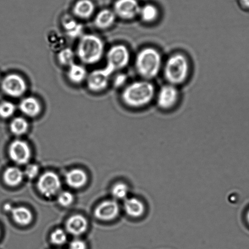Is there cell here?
Returning a JSON list of instances; mask_svg holds the SVG:
<instances>
[{"label": "cell", "mask_w": 249, "mask_h": 249, "mask_svg": "<svg viewBox=\"0 0 249 249\" xmlns=\"http://www.w3.org/2000/svg\"><path fill=\"white\" fill-rule=\"evenodd\" d=\"M155 88L147 80H138L124 88L121 99L126 106L133 109L147 106L155 96Z\"/></svg>", "instance_id": "6da1fadb"}, {"label": "cell", "mask_w": 249, "mask_h": 249, "mask_svg": "<svg viewBox=\"0 0 249 249\" xmlns=\"http://www.w3.org/2000/svg\"><path fill=\"white\" fill-rule=\"evenodd\" d=\"M75 53L84 64H97L104 56V41L96 34H84L79 39Z\"/></svg>", "instance_id": "7a4b0ae2"}, {"label": "cell", "mask_w": 249, "mask_h": 249, "mask_svg": "<svg viewBox=\"0 0 249 249\" xmlns=\"http://www.w3.org/2000/svg\"><path fill=\"white\" fill-rule=\"evenodd\" d=\"M162 56L155 48H144L136 56V69L145 80L157 77L162 68Z\"/></svg>", "instance_id": "3957f363"}, {"label": "cell", "mask_w": 249, "mask_h": 249, "mask_svg": "<svg viewBox=\"0 0 249 249\" xmlns=\"http://www.w3.org/2000/svg\"><path fill=\"white\" fill-rule=\"evenodd\" d=\"M190 73V63L187 57L181 53L170 56L163 67V75L168 84L177 85L187 80Z\"/></svg>", "instance_id": "277c9868"}, {"label": "cell", "mask_w": 249, "mask_h": 249, "mask_svg": "<svg viewBox=\"0 0 249 249\" xmlns=\"http://www.w3.org/2000/svg\"><path fill=\"white\" fill-rule=\"evenodd\" d=\"M130 53L126 46L118 44L111 46L107 54L106 68L112 74L124 69L129 64Z\"/></svg>", "instance_id": "5b68a950"}, {"label": "cell", "mask_w": 249, "mask_h": 249, "mask_svg": "<svg viewBox=\"0 0 249 249\" xmlns=\"http://www.w3.org/2000/svg\"><path fill=\"white\" fill-rule=\"evenodd\" d=\"M1 89L5 95L13 98L23 96L28 89V84L22 76L10 73L1 79Z\"/></svg>", "instance_id": "8992f818"}, {"label": "cell", "mask_w": 249, "mask_h": 249, "mask_svg": "<svg viewBox=\"0 0 249 249\" xmlns=\"http://www.w3.org/2000/svg\"><path fill=\"white\" fill-rule=\"evenodd\" d=\"M39 192L43 196L50 198L60 191L62 183L57 174L48 172L41 175L37 183Z\"/></svg>", "instance_id": "52a82bcc"}, {"label": "cell", "mask_w": 249, "mask_h": 249, "mask_svg": "<svg viewBox=\"0 0 249 249\" xmlns=\"http://www.w3.org/2000/svg\"><path fill=\"white\" fill-rule=\"evenodd\" d=\"M112 75L106 67L92 71L86 80L88 89L93 93L104 92L108 88Z\"/></svg>", "instance_id": "ba28073f"}, {"label": "cell", "mask_w": 249, "mask_h": 249, "mask_svg": "<svg viewBox=\"0 0 249 249\" xmlns=\"http://www.w3.org/2000/svg\"><path fill=\"white\" fill-rule=\"evenodd\" d=\"M141 7L137 0H116L113 11L117 17L124 20H130L139 16Z\"/></svg>", "instance_id": "9c48e42d"}, {"label": "cell", "mask_w": 249, "mask_h": 249, "mask_svg": "<svg viewBox=\"0 0 249 249\" xmlns=\"http://www.w3.org/2000/svg\"><path fill=\"white\" fill-rule=\"evenodd\" d=\"M179 92L175 85L167 84L160 88L157 95V104L161 109L169 110L177 104Z\"/></svg>", "instance_id": "30bf717a"}, {"label": "cell", "mask_w": 249, "mask_h": 249, "mask_svg": "<svg viewBox=\"0 0 249 249\" xmlns=\"http://www.w3.org/2000/svg\"><path fill=\"white\" fill-rule=\"evenodd\" d=\"M10 158L18 165H25L31 158V151L28 144L23 140H16L9 148Z\"/></svg>", "instance_id": "8fae6325"}, {"label": "cell", "mask_w": 249, "mask_h": 249, "mask_svg": "<svg viewBox=\"0 0 249 249\" xmlns=\"http://www.w3.org/2000/svg\"><path fill=\"white\" fill-rule=\"evenodd\" d=\"M120 211L118 202L115 201H106L97 207L94 211V215L99 220L108 221L113 220L119 215Z\"/></svg>", "instance_id": "7c38bea8"}, {"label": "cell", "mask_w": 249, "mask_h": 249, "mask_svg": "<svg viewBox=\"0 0 249 249\" xmlns=\"http://www.w3.org/2000/svg\"><path fill=\"white\" fill-rule=\"evenodd\" d=\"M19 110L24 116L29 118H36L42 111L41 102L34 96L24 97L19 104Z\"/></svg>", "instance_id": "4fadbf2b"}, {"label": "cell", "mask_w": 249, "mask_h": 249, "mask_svg": "<svg viewBox=\"0 0 249 249\" xmlns=\"http://www.w3.org/2000/svg\"><path fill=\"white\" fill-rule=\"evenodd\" d=\"M89 223L87 219L81 214L71 216L66 223V229L68 233L74 236H80L87 230Z\"/></svg>", "instance_id": "5bb4252c"}, {"label": "cell", "mask_w": 249, "mask_h": 249, "mask_svg": "<svg viewBox=\"0 0 249 249\" xmlns=\"http://www.w3.org/2000/svg\"><path fill=\"white\" fill-rule=\"evenodd\" d=\"M96 9L91 0H78L73 6V14L77 19H89L93 16Z\"/></svg>", "instance_id": "9a60e30c"}, {"label": "cell", "mask_w": 249, "mask_h": 249, "mask_svg": "<svg viewBox=\"0 0 249 249\" xmlns=\"http://www.w3.org/2000/svg\"><path fill=\"white\" fill-rule=\"evenodd\" d=\"M117 17L113 10L104 9L99 11L94 19V26L101 30L111 28L116 20Z\"/></svg>", "instance_id": "2e32d148"}, {"label": "cell", "mask_w": 249, "mask_h": 249, "mask_svg": "<svg viewBox=\"0 0 249 249\" xmlns=\"http://www.w3.org/2000/svg\"><path fill=\"white\" fill-rule=\"evenodd\" d=\"M124 208L125 213L133 218H141L145 212V205L136 197H129L124 200Z\"/></svg>", "instance_id": "e0dca14e"}, {"label": "cell", "mask_w": 249, "mask_h": 249, "mask_svg": "<svg viewBox=\"0 0 249 249\" xmlns=\"http://www.w3.org/2000/svg\"><path fill=\"white\" fill-rule=\"evenodd\" d=\"M62 27L69 38L79 39L84 34V26L71 17H67L63 19Z\"/></svg>", "instance_id": "ac0fdd59"}, {"label": "cell", "mask_w": 249, "mask_h": 249, "mask_svg": "<svg viewBox=\"0 0 249 249\" xmlns=\"http://www.w3.org/2000/svg\"><path fill=\"white\" fill-rule=\"evenodd\" d=\"M89 73L84 65L73 63L68 67L67 77L70 82L75 85H79L86 81Z\"/></svg>", "instance_id": "d6986e66"}, {"label": "cell", "mask_w": 249, "mask_h": 249, "mask_svg": "<svg viewBox=\"0 0 249 249\" xmlns=\"http://www.w3.org/2000/svg\"><path fill=\"white\" fill-rule=\"evenodd\" d=\"M65 177L68 186L75 189H79L85 186L88 181L87 173L80 169L71 170Z\"/></svg>", "instance_id": "ffe728a7"}, {"label": "cell", "mask_w": 249, "mask_h": 249, "mask_svg": "<svg viewBox=\"0 0 249 249\" xmlns=\"http://www.w3.org/2000/svg\"><path fill=\"white\" fill-rule=\"evenodd\" d=\"M11 212L14 221L19 225L28 226L33 221V213L26 207H13Z\"/></svg>", "instance_id": "44dd1931"}, {"label": "cell", "mask_w": 249, "mask_h": 249, "mask_svg": "<svg viewBox=\"0 0 249 249\" xmlns=\"http://www.w3.org/2000/svg\"><path fill=\"white\" fill-rule=\"evenodd\" d=\"M24 175V172L19 168L10 167L4 172V182L10 187L18 186L23 181Z\"/></svg>", "instance_id": "7402d4cb"}, {"label": "cell", "mask_w": 249, "mask_h": 249, "mask_svg": "<svg viewBox=\"0 0 249 249\" xmlns=\"http://www.w3.org/2000/svg\"><path fill=\"white\" fill-rule=\"evenodd\" d=\"M10 130L14 135L21 136L25 134L29 128L28 120L24 117H15L10 123Z\"/></svg>", "instance_id": "603a6c76"}, {"label": "cell", "mask_w": 249, "mask_h": 249, "mask_svg": "<svg viewBox=\"0 0 249 249\" xmlns=\"http://www.w3.org/2000/svg\"><path fill=\"white\" fill-rule=\"evenodd\" d=\"M139 16L145 23H151L158 19L159 11L155 5L147 4L141 7Z\"/></svg>", "instance_id": "cb8c5ba5"}, {"label": "cell", "mask_w": 249, "mask_h": 249, "mask_svg": "<svg viewBox=\"0 0 249 249\" xmlns=\"http://www.w3.org/2000/svg\"><path fill=\"white\" fill-rule=\"evenodd\" d=\"M75 57H76V53L70 47H63L60 49L57 56L59 64L67 68L75 63Z\"/></svg>", "instance_id": "d4e9b609"}, {"label": "cell", "mask_w": 249, "mask_h": 249, "mask_svg": "<svg viewBox=\"0 0 249 249\" xmlns=\"http://www.w3.org/2000/svg\"><path fill=\"white\" fill-rule=\"evenodd\" d=\"M17 107L13 102L3 101L0 102V118L9 119L14 115Z\"/></svg>", "instance_id": "484cf974"}, {"label": "cell", "mask_w": 249, "mask_h": 249, "mask_svg": "<svg viewBox=\"0 0 249 249\" xmlns=\"http://www.w3.org/2000/svg\"><path fill=\"white\" fill-rule=\"evenodd\" d=\"M129 192L128 185L123 182L117 183L112 188L111 193L116 199L125 200Z\"/></svg>", "instance_id": "4316f807"}, {"label": "cell", "mask_w": 249, "mask_h": 249, "mask_svg": "<svg viewBox=\"0 0 249 249\" xmlns=\"http://www.w3.org/2000/svg\"><path fill=\"white\" fill-rule=\"evenodd\" d=\"M67 234L61 229H56L51 235V241L53 245L62 246L67 241Z\"/></svg>", "instance_id": "83f0119b"}, {"label": "cell", "mask_w": 249, "mask_h": 249, "mask_svg": "<svg viewBox=\"0 0 249 249\" xmlns=\"http://www.w3.org/2000/svg\"><path fill=\"white\" fill-rule=\"evenodd\" d=\"M58 202L61 206L67 207L74 202V196L68 192H63L58 195Z\"/></svg>", "instance_id": "f1b7e54d"}, {"label": "cell", "mask_w": 249, "mask_h": 249, "mask_svg": "<svg viewBox=\"0 0 249 249\" xmlns=\"http://www.w3.org/2000/svg\"><path fill=\"white\" fill-rule=\"evenodd\" d=\"M39 173V167L35 164H30L27 166L24 170V175L28 179H33L37 176Z\"/></svg>", "instance_id": "f546056e"}, {"label": "cell", "mask_w": 249, "mask_h": 249, "mask_svg": "<svg viewBox=\"0 0 249 249\" xmlns=\"http://www.w3.org/2000/svg\"><path fill=\"white\" fill-rule=\"evenodd\" d=\"M87 244L85 241L80 240V239H75L70 243L69 249H87Z\"/></svg>", "instance_id": "4dcf8cb0"}, {"label": "cell", "mask_w": 249, "mask_h": 249, "mask_svg": "<svg viewBox=\"0 0 249 249\" xmlns=\"http://www.w3.org/2000/svg\"><path fill=\"white\" fill-rule=\"evenodd\" d=\"M126 77L124 74H118L114 78L113 84L116 88L123 87L126 81Z\"/></svg>", "instance_id": "1f68e13d"}, {"label": "cell", "mask_w": 249, "mask_h": 249, "mask_svg": "<svg viewBox=\"0 0 249 249\" xmlns=\"http://www.w3.org/2000/svg\"><path fill=\"white\" fill-rule=\"evenodd\" d=\"M241 2L244 6L249 9V0H241Z\"/></svg>", "instance_id": "d6a6232c"}, {"label": "cell", "mask_w": 249, "mask_h": 249, "mask_svg": "<svg viewBox=\"0 0 249 249\" xmlns=\"http://www.w3.org/2000/svg\"><path fill=\"white\" fill-rule=\"evenodd\" d=\"M247 219L248 223H249V211H248V214H247Z\"/></svg>", "instance_id": "836d02e7"}, {"label": "cell", "mask_w": 249, "mask_h": 249, "mask_svg": "<svg viewBox=\"0 0 249 249\" xmlns=\"http://www.w3.org/2000/svg\"><path fill=\"white\" fill-rule=\"evenodd\" d=\"M1 82V77H0V83Z\"/></svg>", "instance_id": "e575fe53"}]
</instances>
